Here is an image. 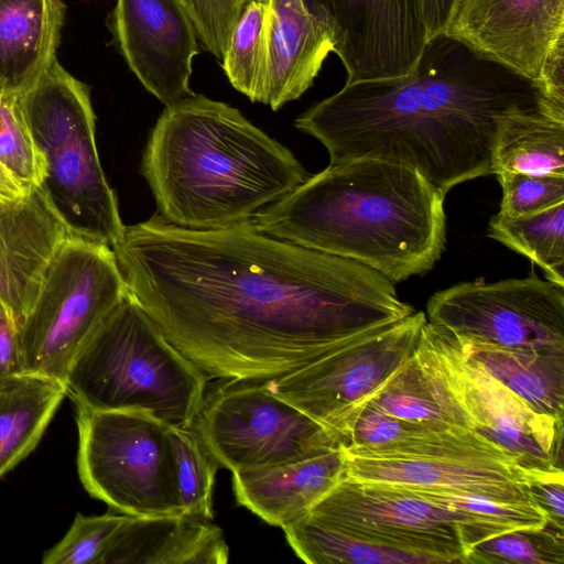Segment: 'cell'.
Returning a JSON list of instances; mask_svg holds the SVG:
<instances>
[{
  "mask_svg": "<svg viewBox=\"0 0 564 564\" xmlns=\"http://www.w3.org/2000/svg\"><path fill=\"white\" fill-rule=\"evenodd\" d=\"M111 249L129 292L208 378H279L415 312L376 270L263 234L251 220L196 230L154 215L124 225Z\"/></svg>",
  "mask_w": 564,
  "mask_h": 564,
  "instance_id": "1",
  "label": "cell"
},
{
  "mask_svg": "<svg viewBox=\"0 0 564 564\" xmlns=\"http://www.w3.org/2000/svg\"><path fill=\"white\" fill-rule=\"evenodd\" d=\"M552 112L541 86L441 33L406 75L345 84L295 120L329 164L378 159L417 171L444 196L492 174L499 133L512 116Z\"/></svg>",
  "mask_w": 564,
  "mask_h": 564,
  "instance_id": "2",
  "label": "cell"
},
{
  "mask_svg": "<svg viewBox=\"0 0 564 564\" xmlns=\"http://www.w3.org/2000/svg\"><path fill=\"white\" fill-rule=\"evenodd\" d=\"M444 199L417 171L364 158L329 164L251 223L263 234L356 261L398 283L440 260Z\"/></svg>",
  "mask_w": 564,
  "mask_h": 564,
  "instance_id": "3",
  "label": "cell"
},
{
  "mask_svg": "<svg viewBox=\"0 0 564 564\" xmlns=\"http://www.w3.org/2000/svg\"><path fill=\"white\" fill-rule=\"evenodd\" d=\"M141 173L164 220L196 230L250 221L310 177L238 109L196 94L165 106Z\"/></svg>",
  "mask_w": 564,
  "mask_h": 564,
  "instance_id": "4",
  "label": "cell"
},
{
  "mask_svg": "<svg viewBox=\"0 0 564 564\" xmlns=\"http://www.w3.org/2000/svg\"><path fill=\"white\" fill-rule=\"evenodd\" d=\"M207 378L128 292L78 351L64 384L75 405L141 411L169 426L189 427Z\"/></svg>",
  "mask_w": 564,
  "mask_h": 564,
  "instance_id": "5",
  "label": "cell"
},
{
  "mask_svg": "<svg viewBox=\"0 0 564 564\" xmlns=\"http://www.w3.org/2000/svg\"><path fill=\"white\" fill-rule=\"evenodd\" d=\"M17 102L45 158L40 187L69 235L112 247L124 225L100 164L89 87L54 58Z\"/></svg>",
  "mask_w": 564,
  "mask_h": 564,
  "instance_id": "6",
  "label": "cell"
},
{
  "mask_svg": "<svg viewBox=\"0 0 564 564\" xmlns=\"http://www.w3.org/2000/svg\"><path fill=\"white\" fill-rule=\"evenodd\" d=\"M128 292L111 247L69 236L18 327L22 373L64 383L78 351Z\"/></svg>",
  "mask_w": 564,
  "mask_h": 564,
  "instance_id": "7",
  "label": "cell"
},
{
  "mask_svg": "<svg viewBox=\"0 0 564 564\" xmlns=\"http://www.w3.org/2000/svg\"><path fill=\"white\" fill-rule=\"evenodd\" d=\"M77 468L88 494L120 513H183L169 425L141 411L76 405Z\"/></svg>",
  "mask_w": 564,
  "mask_h": 564,
  "instance_id": "8",
  "label": "cell"
},
{
  "mask_svg": "<svg viewBox=\"0 0 564 564\" xmlns=\"http://www.w3.org/2000/svg\"><path fill=\"white\" fill-rule=\"evenodd\" d=\"M426 322V314L415 311L365 329L265 386L343 445L373 393L413 355Z\"/></svg>",
  "mask_w": 564,
  "mask_h": 564,
  "instance_id": "9",
  "label": "cell"
},
{
  "mask_svg": "<svg viewBox=\"0 0 564 564\" xmlns=\"http://www.w3.org/2000/svg\"><path fill=\"white\" fill-rule=\"evenodd\" d=\"M308 514L328 527L389 546L433 554L447 564H464L474 544L510 531L409 488L347 476Z\"/></svg>",
  "mask_w": 564,
  "mask_h": 564,
  "instance_id": "10",
  "label": "cell"
},
{
  "mask_svg": "<svg viewBox=\"0 0 564 564\" xmlns=\"http://www.w3.org/2000/svg\"><path fill=\"white\" fill-rule=\"evenodd\" d=\"M192 426L231 473L299 462L339 445L259 380H221L205 392Z\"/></svg>",
  "mask_w": 564,
  "mask_h": 564,
  "instance_id": "11",
  "label": "cell"
},
{
  "mask_svg": "<svg viewBox=\"0 0 564 564\" xmlns=\"http://www.w3.org/2000/svg\"><path fill=\"white\" fill-rule=\"evenodd\" d=\"M426 313L460 340L564 354V285L549 280L462 282L434 293Z\"/></svg>",
  "mask_w": 564,
  "mask_h": 564,
  "instance_id": "12",
  "label": "cell"
},
{
  "mask_svg": "<svg viewBox=\"0 0 564 564\" xmlns=\"http://www.w3.org/2000/svg\"><path fill=\"white\" fill-rule=\"evenodd\" d=\"M427 339L447 387L471 429L505 451L529 475L563 470V421L541 414L464 355L457 338L426 322Z\"/></svg>",
  "mask_w": 564,
  "mask_h": 564,
  "instance_id": "13",
  "label": "cell"
},
{
  "mask_svg": "<svg viewBox=\"0 0 564 564\" xmlns=\"http://www.w3.org/2000/svg\"><path fill=\"white\" fill-rule=\"evenodd\" d=\"M301 1L328 33L346 84L409 74L430 40L419 0Z\"/></svg>",
  "mask_w": 564,
  "mask_h": 564,
  "instance_id": "14",
  "label": "cell"
},
{
  "mask_svg": "<svg viewBox=\"0 0 564 564\" xmlns=\"http://www.w3.org/2000/svg\"><path fill=\"white\" fill-rule=\"evenodd\" d=\"M108 26L130 69L163 105L194 94L189 78L198 39L178 0H117Z\"/></svg>",
  "mask_w": 564,
  "mask_h": 564,
  "instance_id": "15",
  "label": "cell"
},
{
  "mask_svg": "<svg viewBox=\"0 0 564 564\" xmlns=\"http://www.w3.org/2000/svg\"><path fill=\"white\" fill-rule=\"evenodd\" d=\"M443 33L538 83L564 36V0H456Z\"/></svg>",
  "mask_w": 564,
  "mask_h": 564,
  "instance_id": "16",
  "label": "cell"
},
{
  "mask_svg": "<svg viewBox=\"0 0 564 564\" xmlns=\"http://www.w3.org/2000/svg\"><path fill=\"white\" fill-rule=\"evenodd\" d=\"M69 236L40 186L0 202V301L17 327L32 310L53 258Z\"/></svg>",
  "mask_w": 564,
  "mask_h": 564,
  "instance_id": "17",
  "label": "cell"
},
{
  "mask_svg": "<svg viewBox=\"0 0 564 564\" xmlns=\"http://www.w3.org/2000/svg\"><path fill=\"white\" fill-rule=\"evenodd\" d=\"M346 476L362 482L478 495L507 505H536L529 492V474L516 463L499 459H378L346 455Z\"/></svg>",
  "mask_w": 564,
  "mask_h": 564,
  "instance_id": "18",
  "label": "cell"
},
{
  "mask_svg": "<svg viewBox=\"0 0 564 564\" xmlns=\"http://www.w3.org/2000/svg\"><path fill=\"white\" fill-rule=\"evenodd\" d=\"M346 476L340 445L306 459L232 471L238 505L264 522L283 528L310 512Z\"/></svg>",
  "mask_w": 564,
  "mask_h": 564,
  "instance_id": "19",
  "label": "cell"
},
{
  "mask_svg": "<svg viewBox=\"0 0 564 564\" xmlns=\"http://www.w3.org/2000/svg\"><path fill=\"white\" fill-rule=\"evenodd\" d=\"M265 8L264 105L273 110L300 98L332 52L325 29L301 0H260Z\"/></svg>",
  "mask_w": 564,
  "mask_h": 564,
  "instance_id": "20",
  "label": "cell"
},
{
  "mask_svg": "<svg viewBox=\"0 0 564 564\" xmlns=\"http://www.w3.org/2000/svg\"><path fill=\"white\" fill-rule=\"evenodd\" d=\"M228 556L224 533L212 520L129 516L99 564H225Z\"/></svg>",
  "mask_w": 564,
  "mask_h": 564,
  "instance_id": "21",
  "label": "cell"
},
{
  "mask_svg": "<svg viewBox=\"0 0 564 564\" xmlns=\"http://www.w3.org/2000/svg\"><path fill=\"white\" fill-rule=\"evenodd\" d=\"M63 0H0V97L28 90L56 58Z\"/></svg>",
  "mask_w": 564,
  "mask_h": 564,
  "instance_id": "22",
  "label": "cell"
},
{
  "mask_svg": "<svg viewBox=\"0 0 564 564\" xmlns=\"http://www.w3.org/2000/svg\"><path fill=\"white\" fill-rule=\"evenodd\" d=\"M395 417L438 430H471V423L454 397L423 335L413 355L369 400Z\"/></svg>",
  "mask_w": 564,
  "mask_h": 564,
  "instance_id": "23",
  "label": "cell"
},
{
  "mask_svg": "<svg viewBox=\"0 0 564 564\" xmlns=\"http://www.w3.org/2000/svg\"><path fill=\"white\" fill-rule=\"evenodd\" d=\"M457 340L466 358L508 387L535 412L563 421L564 354Z\"/></svg>",
  "mask_w": 564,
  "mask_h": 564,
  "instance_id": "24",
  "label": "cell"
},
{
  "mask_svg": "<svg viewBox=\"0 0 564 564\" xmlns=\"http://www.w3.org/2000/svg\"><path fill=\"white\" fill-rule=\"evenodd\" d=\"M65 395L63 382L30 373L0 387V477L35 448Z\"/></svg>",
  "mask_w": 564,
  "mask_h": 564,
  "instance_id": "25",
  "label": "cell"
},
{
  "mask_svg": "<svg viewBox=\"0 0 564 564\" xmlns=\"http://www.w3.org/2000/svg\"><path fill=\"white\" fill-rule=\"evenodd\" d=\"M282 529L296 555L310 564H447L433 554L389 546L328 527L308 513Z\"/></svg>",
  "mask_w": 564,
  "mask_h": 564,
  "instance_id": "26",
  "label": "cell"
},
{
  "mask_svg": "<svg viewBox=\"0 0 564 564\" xmlns=\"http://www.w3.org/2000/svg\"><path fill=\"white\" fill-rule=\"evenodd\" d=\"M492 171L564 176V117L547 111L510 117L495 147Z\"/></svg>",
  "mask_w": 564,
  "mask_h": 564,
  "instance_id": "27",
  "label": "cell"
},
{
  "mask_svg": "<svg viewBox=\"0 0 564 564\" xmlns=\"http://www.w3.org/2000/svg\"><path fill=\"white\" fill-rule=\"evenodd\" d=\"M488 235L536 263L546 280L564 285V203L521 217L497 214Z\"/></svg>",
  "mask_w": 564,
  "mask_h": 564,
  "instance_id": "28",
  "label": "cell"
},
{
  "mask_svg": "<svg viewBox=\"0 0 564 564\" xmlns=\"http://www.w3.org/2000/svg\"><path fill=\"white\" fill-rule=\"evenodd\" d=\"M265 8L252 0L239 18L221 67L230 84L251 101H264L267 74Z\"/></svg>",
  "mask_w": 564,
  "mask_h": 564,
  "instance_id": "29",
  "label": "cell"
},
{
  "mask_svg": "<svg viewBox=\"0 0 564 564\" xmlns=\"http://www.w3.org/2000/svg\"><path fill=\"white\" fill-rule=\"evenodd\" d=\"M183 513L213 520V492L219 464L193 427L169 426Z\"/></svg>",
  "mask_w": 564,
  "mask_h": 564,
  "instance_id": "30",
  "label": "cell"
},
{
  "mask_svg": "<svg viewBox=\"0 0 564 564\" xmlns=\"http://www.w3.org/2000/svg\"><path fill=\"white\" fill-rule=\"evenodd\" d=\"M563 530L547 520L541 528L502 532L474 544L464 564H563Z\"/></svg>",
  "mask_w": 564,
  "mask_h": 564,
  "instance_id": "31",
  "label": "cell"
},
{
  "mask_svg": "<svg viewBox=\"0 0 564 564\" xmlns=\"http://www.w3.org/2000/svg\"><path fill=\"white\" fill-rule=\"evenodd\" d=\"M0 165L25 193L41 186L46 175L45 158L17 97H0Z\"/></svg>",
  "mask_w": 564,
  "mask_h": 564,
  "instance_id": "32",
  "label": "cell"
},
{
  "mask_svg": "<svg viewBox=\"0 0 564 564\" xmlns=\"http://www.w3.org/2000/svg\"><path fill=\"white\" fill-rule=\"evenodd\" d=\"M129 514L105 513L84 516L77 513L63 539L45 552L43 564H99L117 531Z\"/></svg>",
  "mask_w": 564,
  "mask_h": 564,
  "instance_id": "33",
  "label": "cell"
},
{
  "mask_svg": "<svg viewBox=\"0 0 564 564\" xmlns=\"http://www.w3.org/2000/svg\"><path fill=\"white\" fill-rule=\"evenodd\" d=\"M502 189L499 215L521 217L564 203V176H536L513 172L496 174Z\"/></svg>",
  "mask_w": 564,
  "mask_h": 564,
  "instance_id": "34",
  "label": "cell"
},
{
  "mask_svg": "<svg viewBox=\"0 0 564 564\" xmlns=\"http://www.w3.org/2000/svg\"><path fill=\"white\" fill-rule=\"evenodd\" d=\"M409 489L426 499L492 520L509 530L541 528L549 520L545 512L534 503L507 505L478 495Z\"/></svg>",
  "mask_w": 564,
  "mask_h": 564,
  "instance_id": "35",
  "label": "cell"
},
{
  "mask_svg": "<svg viewBox=\"0 0 564 564\" xmlns=\"http://www.w3.org/2000/svg\"><path fill=\"white\" fill-rule=\"evenodd\" d=\"M252 0H178L203 46L223 59L242 12Z\"/></svg>",
  "mask_w": 564,
  "mask_h": 564,
  "instance_id": "36",
  "label": "cell"
},
{
  "mask_svg": "<svg viewBox=\"0 0 564 564\" xmlns=\"http://www.w3.org/2000/svg\"><path fill=\"white\" fill-rule=\"evenodd\" d=\"M529 492L549 521L564 528V473L529 475Z\"/></svg>",
  "mask_w": 564,
  "mask_h": 564,
  "instance_id": "37",
  "label": "cell"
},
{
  "mask_svg": "<svg viewBox=\"0 0 564 564\" xmlns=\"http://www.w3.org/2000/svg\"><path fill=\"white\" fill-rule=\"evenodd\" d=\"M21 373L18 327L0 301V387Z\"/></svg>",
  "mask_w": 564,
  "mask_h": 564,
  "instance_id": "38",
  "label": "cell"
},
{
  "mask_svg": "<svg viewBox=\"0 0 564 564\" xmlns=\"http://www.w3.org/2000/svg\"><path fill=\"white\" fill-rule=\"evenodd\" d=\"M538 84L549 101L564 111V36L549 52Z\"/></svg>",
  "mask_w": 564,
  "mask_h": 564,
  "instance_id": "39",
  "label": "cell"
},
{
  "mask_svg": "<svg viewBox=\"0 0 564 564\" xmlns=\"http://www.w3.org/2000/svg\"><path fill=\"white\" fill-rule=\"evenodd\" d=\"M456 0H419L429 39L444 32Z\"/></svg>",
  "mask_w": 564,
  "mask_h": 564,
  "instance_id": "40",
  "label": "cell"
},
{
  "mask_svg": "<svg viewBox=\"0 0 564 564\" xmlns=\"http://www.w3.org/2000/svg\"><path fill=\"white\" fill-rule=\"evenodd\" d=\"M25 192L0 165V202L13 200L23 196Z\"/></svg>",
  "mask_w": 564,
  "mask_h": 564,
  "instance_id": "41",
  "label": "cell"
}]
</instances>
